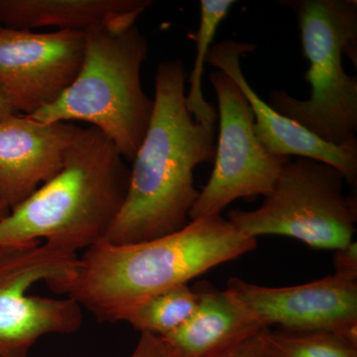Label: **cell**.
<instances>
[{"label": "cell", "instance_id": "cell-20", "mask_svg": "<svg viewBox=\"0 0 357 357\" xmlns=\"http://www.w3.org/2000/svg\"><path fill=\"white\" fill-rule=\"evenodd\" d=\"M335 274L347 280L357 282V243L356 241L335 250Z\"/></svg>", "mask_w": 357, "mask_h": 357}, {"label": "cell", "instance_id": "cell-7", "mask_svg": "<svg viewBox=\"0 0 357 357\" xmlns=\"http://www.w3.org/2000/svg\"><path fill=\"white\" fill-rule=\"evenodd\" d=\"M77 265V252L56 244L0 248V357H28L43 335L81 328L83 314L76 301L27 294L40 281L64 294Z\"/></svg>", "mask_w": 357, "mask_h": 357}, {"label": "cell", "instance_id": "cell-18", "mask_svg": "<svg viewBox=\"0 0 357 357\" xmlns=\"http://www.w3.org/2000/svg\"><path fill=\"white\" fill-rule=\"evenodd\" d=\"M268 331L269 328L255 333L213 357H270L267 344Z\"/></svg>", "mask_w": 357, "mask_h": 357}, {"label": "cell", "instance_id": "cell-6", "mask_svg": "<svg viewBox=\"0 0 357 357\" xmlns=\"http://www.w3.org/2000/svg\"><path fill=\"white\" fill-rule=\"evenodd\" d=\"M344 182L337 169L323 162L288 161L259 208L230 211L227 220L251 238L287 236L337 250L354 241L356 231V195L345 196Z\"/></svg>", "mask_w": 357, "mask_h": 357}, {"label": "cell", "instance_id": "cell-21", "mask_svg": "<svg viewBox=\"0 0 357 357\" xmlns=\"http://www.w3.org/2000/svg\"><path fill=\"white\" fill-rule=\"evenodd\" d=\"M16 114H18V112L14 109L13 105H11L6 91L0 86V119Z\"/></svg>", "mask_w": 357, "mask_h": 357}, {"label": "cell", "instance_id": "cell-10", "mask_svg": "<svg viewBox=\"0 0 357 357\" xmlns=\"http://www.w3.org/2000/svg\"><path fill=\"white\" fill-rule=\"evenodd\" d=\"M225 290L265 328L357 337V282L337 274L291 287H265L231 278Z\"/></svg>", "mask_w": 357, "mask_h": 357}, {"label": "cell", "instance_id": "cell-3", "mask_svg": "<svg viewBox=\"0 0 357 357\" xmlns=\"http://www.w3.org/2000/svg\"><path fill=\"white\" fill-rule=\"evenodd\" d=\"M130 174L105 134L79 128L60 172L0 220V248L42 238L77 252L100 243L123 206Z\"/></svg>", "mask_w": 357, "mask_h": 357}, {"label": "cell", "instance_id": "cell-23", "mask_svg": "<svg viewBox=\"0 0 357 357\" xmlns=\"http://www.w3.org/2000/svg\"><path fill=\"white\" fill-rule=\"evenodd\" d=\"M0 27H1V24H0Z\"/></svg>", "mask_w": 357, "mask_h": 357}, {"label": "cell", "instance_id": "cell-22", "mask_svg": "<svg viewBox=\"0 0 357 357\" xmlns=\"http://www.w3.org/2000/svg\"><path fill=\"white\" fill-rule=\"evenodd\" d=\"M9 213H10V208L7 206V204L2 199H0V220L7 217Z\"/></svg>", "mask_w": 357, "mask_h": 357}, {"label": "cell", "instance_id": "cell-11", "mask_svg": "<svg viewBox=\"0 0 357 357\" xmlns=\"http://www.w3.org/2000/svg\"><path fill=\"white\" fill-rule=\"evenodd\" d=\"M255 50V45L225 40L211 46L206 63L229 75L241 89L255 114V132L263 147L275 156H298L328 164L342 174L345 182L356 185L357 143L337 146L326 142L265 102L241 69L243 55Z\"/></svg>", "mask_w": 357, "mask_h": 357}, {"label": "cell", "instance_id": "cell-14", "mask_svg": "<svg viewBox=\"0 0 357 357\" xmlns=\"http://www.w3.org/2000/svg\"><path fill=\"white\" fill-rule=\"evenodd\" d=\"M151 0H0V24L16 30L57 27L86 32L134 25Z\"/></svg>", "mask_w": 357, "mask_h": 357}, {"label": "cell", "instance_id": "cell-5", "mask_svg": "<svg viewBox=\"0 0 357 357\" xmlns=\"http://www.w3.org/2000/svg\"><path fill=\"white\" fill-rule=\"evenodd\" d=\"M281 6L297 17L303 53L309 60L305 79L309 100L271 91L268 105L331 144L357 143V77L342 66V55L357 66L356 0H287Z\"/></svg>", "mask_w": 357, "mask_h": 357}, {"label": "cell", "instance_id": "cell-2", "mask_svg": "<svg viewBox=\"0 0 357 357\" xmlns=\"http://www.w3.org/2000/svg\"><path fill=\"white\" fill-rule=\"evenodd\" d=\"M246 236L222 215L190 220L182 229L143 243L115 245L102 241L79 258L64 294L98 321H121L131 307L250 252Z\"/></svg>", "mask_w": 357, "mask_h": 357}, {"label": "cell", "instance_id": "cell-4", "mask_svg": "<svg viewBox=\"0 0 357 357\" xmlns=\"http://www.w3.org/2000/svg\"><path fill=\"white\" fill-rule=\"evenodd\" d=\"M86 33L83 64L55 102L35 112V121H84L105 134L126 161L133 162L154 109L141 84L148 41L134 25L103 26Z\"/></svg>", "mask_w": 357, "mask_h": 357}, {"label": "cell", "instance_id": "cell-1", "mask_svg": "<svg viewBox=\"0 0 357 357\" xmlns=\"http://www.w3.org/2000/svg\"><path fill=\"white\" fill-rule=\"evenodd\" d=\"M182 61L161 63L155 76L154 109L133 160L126 201L103 241L126 245L168 236L190 222L199 198L195 169L213 163L217 123L195 121L185 105Z\"/></svg>", "mask_w": 357, "mask_h": 357}, {"label": "cell", "instance_id": "cell-17", "mask_svg": "<svg viewBox=\"0 0 357 357\" xmlns=\"http://www.w3.org/2000/svg\"><path fill=\"white\" fill-rule=\"evenodd\" d=\"M270 357H357V344L332 332L267 333Z\"/></svg>", "mask_w": 357, "mask_h": 357}, {"label": "cell", "instance_id": "cell-16", "mask_svg": "<svg viewBox=\"0 0 357 357\" xmlns=\"http://www.w3.org/2000/svg\"><path fill=\"white\" fill-rule=\"evenodd\" d=\"M234 0H201V20L198 32L195 35L197 56L190 74L189 93H185V105L195 121L199 123H218V110L213 103L204 100L203 93L204 65L211 48L213 38L230 8Z\"/></svg>", "mask_w": 357, "mask_h": 357}, {"label": "cell", "instance_id": "cell-13", "mask_svg": "<svg viewBox=\"0 0 357 357\" xmlns=\"http://www.w3.org/2000/svg\"><path fill=\"white\" fill-rule=\"evenodd\" d=\"M198 305L190 319L164 337L182 357H213L255 333L266 330L227 290L208 282L194 289Z\"/></svg>", "mask_w": 357, "mask_h": 357}, {"label": "cell", "instance_id": "cell-8", "mask_svg": "<svg viewBox=\"0 0 357 357\" xmlns=\"http://www.w3.org/2000/svg\"><path fill=\"white\" fill-rule=\"evenodd\" d=\"M208 79L218 98L220 137L213 173L190 211V220L222 215L238 199L268 196L289 161L270 154L258 140L255 114L236 82L218 70Z\"/></svg>", "mask_w": 357, "mask_h": 357}, {"label": "cell", "instance_id": "cell-12", "mask_svg": "<svg viewBox=\"0 0 357 357\" xmlns=\"http://www.w3.org/2000/svg\"><path fill=\"white\" fill-rule=\"evenodd\" d=\"M79 128L20 114L0 119V199L10 211L60 172Z\"/></svg>", "mask_w": 357, "mask_h": 357}, {"label": "cell", "instance_id": "cell-19", "mask_svg": "<svg viewBox=\"0 0 357 357\" xmlns=\"http://www.w3.org/2000/svg\"><path fill=\"white\" fill-rule=\"evenodd\" d=\"M129 357H182L165 338L153 333H141L139 342Z\"/></svg>", "mask_w": 357, "mask_h": 357}, {"label": "cell", "instance_id": "cell-15", "mask_svg": "<svg viewBox=\"0 0 357 357\" xmlns=\"http://www.w3.org/2000/svg\"><path fill=\"white\" fill-rule=\"evenodd\" d=\"M198 305V294L188 285H181L143 301L122 314L141 333L167 337L181 328Z\"/></svg>", "mask_w": 357, "mask_h": 357}, {"label": "cell", "instance_id": "cell-9", "mask_svg": "<svg viewBox=\"0 0 357 357\" xmlns=\"http://www.w3.org/2000/svg\"><path fill=\"white\" fill-rule=\"evenodd\" d=\"M86 33L0 27V86L14 109L31 115L63 95L83 64Z\"/></svg>", "mask_w": 357, "mask_h": 357}]
</instances>
